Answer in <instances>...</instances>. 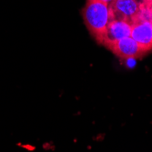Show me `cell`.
Instances as JSON below:
<instances>
[{
    "instance_id": "6",
    "label": "cell",
    "mask_w": 152,
    "mask_h": 152,
    "mask_svg": "<svg viewBox=\"0 0 152 152\" xmlns=\"http://www.w3.org/2000/svg\"><path fill=\"white\" fill-rule=\"evenodd\" d=\"M100 1H103V2H105V3H107V4H109L110 2L112 1V0H100Z\"/></svg>"
},
{
    "instance_id": "3",
    "label": "cell",
    "mask_w": 152,
    "mask_h": 152,
    "mask_svg": "<svg viewBox=\"0 0 152 152\" xmlns=\"http://www.w3.org/2000/svg\"><path fill=\"white\" fill-rule=\"evenodd\" d=\"M107 49H109L118 58L122 60L137 59L148 53L131 37H128L117 41Z\"/></svg>"
},
{
    "instance_id": "1",
    "label": "cell",
    "mask_w": 152,
    "mask_h": 152,
    "mask_svg": "<svg viewBox=\"0 0 152 152\" xmlns=\"http://www.w3.org/2000/svg\"><path fill=\"white\" fill-rule=\"evenodd\" d=\"M82 17L88 32L100 44L110 20L108 4L100 0H87Z\"/></svg>"
},
{
    "instance_id": "5",
    "label": "cell",
    "mask_w": 152,
    "mask_h": 152,
    "mask_svg": "<svg viewBox=\"0 0 152 152\" xmlns=\"http://www.w3.org/2000/svg\"><path fill=\"white\" fill-rule=\"evenodd\" d=\"M130 37L147 52L152 50V22L137 21L132 25Z\"/></svg>"
},
{
    "instance_id": "4",
    "label": "cell",
    "mask_w": 152,
    "mask_h": 152,
    "mask_svg": "<svg viewBox=\"0 0 152 152\" xmlns=\"http://www.w3.org/2000/svg\"><path fill=\"white\" fill-rule=\"evenodd\" d=\"M131 30L132 24H130L129 22L125 20L110 19L100 44L108 48L117 41L130 37Z\"/></svg>"
},
{
    "instance_id": "2",
    "label": "cell",
    "mask_w": 152,
    "mask_h": 152,
    "mask_svg": "<svg viewBox=\"0 0 152 152\" xmlns=\"http://www.w3.org/2000/svg\"><path fill=\"white\" fill-rule=\"evenodd\" d=\"M143 0H112L108 4L110 19L125 20L133 25L140 10Z\"/></svg>"
}]
</instances>
